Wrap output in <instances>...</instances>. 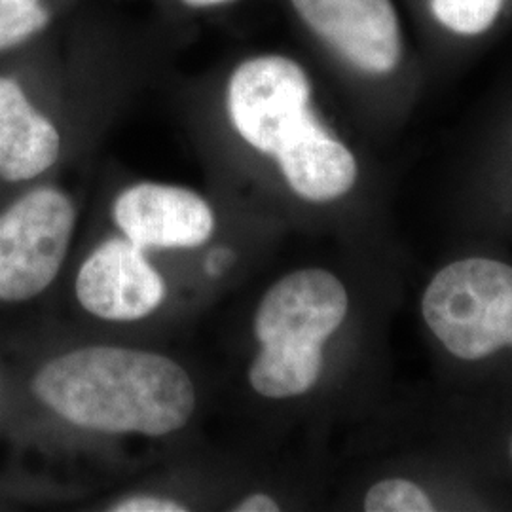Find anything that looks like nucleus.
I'll use <instances>...</instances> for the list:
<instances>
[{"mask_svg":"<svg viewBox=\"0 0 512 512\" xmlns=\"http://www.w3.org/2000/svg\"><path fill=\"white\" fill-rule=\"evenodd\" d=\"M31 389L57 418L103 435L169 437L198 406L181 363L158 351L105 344L55 355L38 368Z\"/></svg>","mask_w":512,"mask_h":512,"instance_id":"f257e3e1","label":"nucleus"},{"mask_svg":"<svg viewBox=\"0 0 512 512\" xmlns=\"http://www.w3.org/2000/svg\"><path fill=\"white\" fill-rule=\"evenodd\" d=\"M226 114L239 139L270 156L294 194L334 202L357 183V160L311 107L306 71L285 55L241 61L226 86Z\"/></svg>","mask_w":512,"mask_h":512,"instance_id":"f03ea898","label":"nucleus"},{"mask_svg":"<svg viewBox=\"0 0 512 512\" xmlns=\"http://www.w3.org/2000/svg\"><path fill=\"white\" fill-rule=\"evenodd\" d=\"M348 310L344 283L327 270L304 268L277 279L253 317L260 349L247 378L256 395L279 401L311 391L323 374V346Z\"/></svg>","mask_w":512,"mask_h":512,"instance_id":"7ed1b4c3","label":"nucleus"},{"mask_svg":"<svg viewBox=\"0 0 512 512\" xmlns=\"http://www.w3.org/2000/svg\"><path fill=\"white\" fill-rule=\"evenodd\" d=\"M421 315L461 361L512 348V266L480 256L444 266L421 296Z\"/></svg>","mask_w":512,"mask_h":512,"instance_id":"20e7f679","label":"nucleus"},{"mask_svg":"<svg viewBox=\"0 0 512 512\" xmlns=\"http://www.w3.org/2000/svg\"><path fill=\"white\" fill-rule=\"evenodd\" d=\"M76 220L73 198L55 186L33 188L0 211V302H29L54 283Z\"/></svg>","mask_w":512,"mask_h":512,"instance_id":"39448f33","label":"nucleus"},{"mask_svg":"<svg viewBox=\"0 0 512 512\" xmlns=\"http://www.w3.org/2000/svg\"><path fill=\"white\" fill-rule=\"evenodd\" d=\"M74 294L82 310L110 323H137L162 310L167 283L147 251L124 236L103 239L80 264Z\"/></svg>","mask_w":512,"mask_h":512,"instance_id":"423d86ee","label":"nucleus"},{"mask_svg":"<svg viewBox=\"0 0 512 512\" xmlns=\"http://www.w3.org/2000/svg\"><path fill=\"white\" fill-rule=\"evenodd\" d=\"M112 222L145 251H194L217 232V215L198 192L152 181L131 184L114 198Z\"/></svg>","mask_w":512,"mask_h":512,"instance_id":"0eeeda50","label":"nucleus"},{"mask_svg":"<svg viewBox=\"0 0 512 512\" xmlns=\"http://www.w3.org/2000/svg\"><path fill=\"white\" fill-rule=\"evenodd\" d=\"M296 14L353 67L391 73L401 59V29L391 0H291Z\"/></svg>","mask_w":512,"mask_h":512,"instance_id":"6e6552de","label":"nucleus"},{"mask_svg":"<svg viewBox=\"0 0 512 512\" xmlns=\"http://www.w3.org/2000/svg\"><path fill=\"white\" fill-rule=\"evenodd\" d=\"M61 133L14 78L0 76V179L27 183L54 167Z\"/></svg>","mask_w":512,"mask_h":512,"instance_id":"1a4fd4ad","label":"nucleus"},{"mask_svg":"<svg viewBox=\"0 0 512 512\" xmlns=\"http://www.w3.org/2000/svg\"><path fill=\"white\" fill-rule=\"evenodd\" d=\"M50 23L42 0H0V52L16 48Z\"/></svg>","mask_w":512,"mask_h":512,"instance_id":"9d476101","label":"nucleus"},{"mask_svg":"<svg viewBox=\"0 0 512 512\" xmlns=\"http://www.w3.org/2000/svg\"><path fill=\"white\" fill-rule=\"evenodd\" d=\"M503 0H431V8L440 23L458 35L484 33L497 14Z\"/></svg>","mask_w":512,"mask_h":512,"instance_id":"9b49d317","label":"nucleus"},{"mask_svg":"<svg viewBox=\"0 0 512 512\" xmlns=\"http://www.w3.org/2000/svg\"><path fill=\"white\" fill-rule=\"evenodd\" d=\"M366 512H431L435 505L418 484L404 478L376 482L363 499Z\"/></svg>","mask_w":512,"mask_h":512,"instance_id":"f8f14e48","label":"nucleus"},{"mask_svg":"<svg viewBox=\"0 0 512 512\" xmlns=\"http://www.w3.org/2000/svg\"><path fill=\"white\" fill-rule=\"evenodd\" d=\"M110 512H186L183 501L167 495L135 494L116 499L107 507Z\"/></svg>","mask_w":512,"mask_h":512,"instance_id":"ddd939ff","label":"nucleus"},{"mask_svg":"<svg viewBox=\"0 0 512 512\" xmlns=\"http://www.w3.org/2000/svg\"><path fill=\"white\" fill-rule=\"evenodd\" d=\"M232 511L236 512H277L281 511L277 499H274L270 494H264V492H255V494H249L247 497H243L241 501H238Z\"/></svg>","mask_w":512,"mask_h":512,"instance_id":"4468645a","label":"nucleus"},{"mask_svg":"<svg viewBox=\"0 0 512 512\" xmlns=\"http://www.w3.org/2000/svg\"><path fill=\"white\" fill-rule=\"evenodd\" d=\"M184 6L194 8V10H205V8H215V6H222L228 4L232 0H181Z\"/></svg>","mask_w":512,"mask_h":512,"instance_id":"2eb2a0df","label":"nucleus"},{"mask_svg":"<svg viewBox=\"0 0 512 512\" xmlns=\"http://www.w3.org/2000/svg\"><path fill=\"white\" fill-rule=\"evenodd\" d=\"M511 456H512V444H511Z\"/></svg>","mask_w":512,"mask_h":512,"instance_id":"dca6fc26","label":"nucleus"}]
</instances>
